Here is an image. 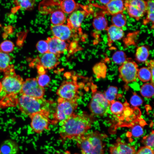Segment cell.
Masks as SVG:
<instances>
[{"label":"cell","instance_id":"cell-1","mask_svg":"<svg viewBox=\"0 0 154 154\" xmlns=\"http://www.w3.org/2000/svg\"><path fill=\"white\" fill-rule=\"evenodd\" d=\"M4 73L1 82L0 107L15 106L18 103L17 95L21 93L23 80L16 74L13 65Z\"/></svg>","mask_w":154,"mask_h":154},{"label":"cell","instance_id":"cell-2","mask_svg":"<svg viewBox=\"0 0 154 154\" xmlns=\"http://www.w3.org/2000/svg\"><path fill=\"white\" fill-rule=\"evenodd\" d=\"M94 121L92 116L86 112L74 113L62 123L59 132L60 138L63 140L75 139L85 135Z\"/></svg>","mask_w":154,"mask_h":154},{"label":"cell","instance_id":"cell-3","mask_svg":"<svg viewBox=\"0 0 154 154\" xmlns=\"http://www.w3.org/2000/svg\"><path fill=\"white\" fill-rule=\"evenodd\" d=\"M106 137V135L95 131L74 140L82 154H104L103 140Z\"/></svg>","mask_w":154,"mask_h":154},{"label":"cell","instance_id":"cell-4","mask_svg":"<svg viewBox=\"0 0 154 154\" xmlns=\"http://www.w3.org/2000/svg\"><path fill=\"white\" fill-rule=\"evenodd\" d=\"M51 103L41 98H37L22 95L18 99L17 104L22 113L30 115L42 110H47V106Z\"/></svg>","mask_w":154,"mask_h":154},{"label":"cell","instance_id":"cell-5","mask_svg":"<svg viewBox=\"0 0 154 154\" xmlns=\"http://www.w3.org/2000/svg\"><path fill=\"white\" fill-rule=\"evenodd\" d=\"M57 102L53 119L51 120V124H56L58 122L62 123L74 113L78 106L76 100H68L59 97Z\"/></svg>","mask_w":154,"mask_h":154},{"label":"cell","instance_id":"cell-6","mask_svg":"<svg viewBox=\"0 0 154 154\" xmlns=\"http://www.w3.org/2000/svg\"><path fill=\"white\" fill-rule=\"evenodd\" d=\"M49 116V110H44L29 116L32 130L36 133L40 134L45 130H49V125L51 124Z\"/></svg>","mask_w":154,"mask_h":154},{"label":"cell","instance_id":"cell-7","mask_svg":"<svg viewBox=\"0 0 154 154\" xmlns=\"http://www.w3.org/2000/svg\"><path fill=\"white\" fill-rule=\"evenodd\" d=\"M92 91V95L88 108L93 115L102 116L107 113L110 104L104 94L95 90Z\"/></svg>","mask_w":154,"mask_h":154},{"label":"cell","instance_id":"cell-8","mask_svg":"<svg viewBox=\"0 0 154 154\" xmlns=\"http://www.w3.org/2000/svg\"><path fill=\"white\" fill-rule=\"evenodd\" d=\"M138 69L136 62L131 59L127 58L118 68L119 77L127 84L135 81Z\"/></svg>","mask_w":154,"mask_h":154},{"label":"cell","instance_id":"cell-9","mask_svg":"<svg viewBox=\"0 0 154 154\" xmlns=\"http://www.w3.org/2000/svg\"><path fill=\"white\" fill-rule=\"evenodd\" d=\"M79 86L75 81H63L57 90L59 98L68 100H77L79 98Z\"/></svg>","mask_w":154,"mask_h":154},{"label":"cell","instance_id":"cell-10","mask_svg":"<svg viewBox=\"0 0 154 154\" xmlns=\"http://www.w3.org/2000/svg\"><path fill=\"white\" fill-rule=\"evenodd\" d=\"M45 89L38 84L35 78H27L23 81L20 94L37 98H42Z\"/></svg>","mask_w":154,"mask_h":154},{"label":"cell","instance_id":"cell-11","mask_svg":"<svg viewBox=\"0 0 154 154\" xmlns=\"http://www.w3.org/2000/svg\"><path fill=\"white\" fill-rule=\"evenodd\" d=\"M124 6L129 17L138 21L146 13V1L142 0H127Z\"/></svg>","mask_w":154,"mask_h":154},{"label":"cell","instance_id":"cell-12","mask_svg":"<svg viewBox=\"0 0 154 154\" xmlns=\"http://www.w3.org/2000/svg\"><path fill=\"white\" fill-rule=\"evenodd\" d=\"M60 56V55L48 52L37 57L33 61L36 62V66H40L45 70H51L56 67L60 63L58 59Z\"/></svg>","mask_w":154,"mask_h":154},{"label":"cell","instance_id":"cell-13","mask_svg":"<svg viewBox=\"0 0 154 154\" xmlns=\"http://www.w3.org/2000/svg\"><path fill=\"white\" fill-rule=\"evenodd\" d=\"M46 40L48 44L49 52L60 55L67 49L68 44L65 41L56 37H48Z\"/></svg>","mask_w":154,"mask_h":154},{"label":"cell","instance_id":"cell-14","mask_svg":"<svg viewBox=\"0 0 154 154\" xmlns=\"http://www.w3.org/2000/svg\"><path fill=\"white\" fill-rule=\"evenodd\" d=\"M50 29L54 37L64 41L70 39L72 35V30L67 25H52Z\"/></svg>","mask_w":154,"mask_h":154},{"label":"cell","instance_id":"cell-15","mask_svg":"<svg viewBox=\"0 0 154 154\" xmlns=\"http://www.w3.org/2000/svg\"><path fill=\"white\" fill-rule=\"evenodd\" d=\"M111 154H135L134 147L121 141L117 139L116 142L110 148Z\"/></svg>","mask_w":154,"mask_h":154},{"label":"cell","instance_id":"cell-16","mask_svg":"<svg viewBox=\"0 0 154 154\" xmlns=\"http://www.w3.org/2000/svg\"><path fill=\"white\" fill-rule=\"evenodd\" d=\"M86 13L84 11L76 10L72 13L67 19V25L72 30H76L80 27Z\"/></svg>","mask_w":154,"mask_h":154},{"label":"cell","instance_id":"cell-17","mask_svg":"<svg viewBox=\"0 0 154 154\" xmlns=\"http://www.w3.org/2000/svg\"><path fill=\"white\" fill-rule=\"evenodd\" d=\"M104 8L106 13L112 16L125 10L124 1L119 0H111Z\"/></svg>","mask_w":154,"mask_h":154},{"label":"cell","instance_id":"cell-18","mask_svg":"<svg viewBox=\"0 0 154 154\" xmlns=\"http://www.w3.org/2000/svg\"><path fill=\"white\" fill-rule=\"evenodd\" d=\"M106 30L107 32L108 45H110L116 41L121 39L124 35V31L122 28L113 25L108 27Z\"/></svg>","mask_w":154,"mask_h":154},{"label":"cell","instance_id":"cell-19","mask_svg":"<svg viewBox=\"0 0 154 154\" xmlns=\"http://www.w3.org/2000/svg\"><path fill=\"white\" fill-rule=\"evenodd\" d=\"M19 150L18 144L11 139L5 140L0 146V154H17Z\"/></svg>","mask_w":154,"mask_h":154},{"label":"cell","instance_id":"cell-20","mask_svg":"<svg viewBox=\"0 0 154 154\" xmlns=\"http://www.w3.org/2000/svg\"><path fill=\"white\" fill-rule=\"evenodd\" d=\"M105 12L97 14L94 18L92 22L94 28L99 31L106 30L108 27V21L105 16Z\"/></svg>","mask_w":154,"mask_h":154},{"label":"cell","instance_id":"cell-21","mask_svg":"<svg viewBox=\"0 0 154 154\" xmlns=\"http://www.w3.org/2000/svg\"><path fill=\"white\" fill-rule=\"evenodd\" d=\"M66 19L64 13L60 10H56L52 13L50 20L53 25L63 24Z\"/></svg>","mask_w":154,"mask_h":154},{"label":"cell","instance_id":"cell-22","mask_svg":"<svg viewBox=\"0 0 154 154\" xmlns=\"http://www.w3.org/2000/svg\"><path fill=\"white\" fill-rule=\"evenodd\" d=\"M12 59V57L8 53L4 52L0 50V71L4 72L10 68Z\"/></svg>","mask_w":154,"mask_h":154},{"label":"cell","instance_id":"cell-23","mask_svg":"<svg viewBox=\"0 0 154 154\" xmlns=\"http://www.w3.org/2000/svg\"><path fill=\"white\" fill-rule=\"evenodd\" d=\"M60 9L64 13L70 14L75 11L76 7L75 1L72 0L60 1Z\"/></svg>","mask_w":154,"mask_h":154},{"label":"cell","instance_id":"cell-24","mask_svg":"<svg viewBox=\"0 0 154 154\" xmlns=\"http://www.w3.org/2000/svg\"><path fill=\"white\" fill-rule=\"evenodd\" d=\"M149 55L148 48L144 46L138 47L135 53L136 60L139 62H146Z\"/></svg>","mask_w":154,"mask_h":154},{"label":"cell","instance_id":"cell-25","mask_svg":"<svg viewBox=\"0 0 154 154\" xmlns=\"http://www.w3.org/2000/svg\"><path fill=\"white\" fill-rule=\"evenodd\" d=\"M111 20L113 25L122 28L125 25L127 19L123 13H119L112 15Z\"/></svg>","mask_w":154,"mask_h":154},{"label":"cell","instance_id":"cell-26","mask_svg":"<svg viewBox=\"0 0 154 154\" xmlns=\"http://www.w3.org/2000/svg\"><path fill=\"white\" fill-rule=\"evenodd\" d=\"M107 67L103 62H99L95 65L93 68L94 73L98 78H104L106 74Z\"/></svg>","mask_w":154,"mask_h":154},{"label":"cell","instance_id":"cell-27","mask_svg":"<svg viewBox=\"0 0 154 154\" xmlns=\"http://www.w3.org/2000/svg\"><path fill=\"white\" fill-rule=\"evenodd\" d=\"M110 105V110L111 112L119 119L124 112V105L118 101H114Z\"/></svg>","mask_w":154,"mask_h":154},{"label":"cell","instance_id":"cell-28","mask_svg":"<svg viewBox=\"0 0 154 154\" xmlns=\"http://www.w3.org/2000/svg\"><path fill=\"white\" fill-rule=\"evenodd\" d=\"M139 120L132 126L131 133L132 135L134 137H138L141 136L143 134V126L145 124L144 121L143 119Z\"/></svg>","mask_w":154,"mask_h":154},{"label":"cell","instance_id":"cell-29","mask_svg":"<svg viewBox=\"0 0 154 154\" xmlns=\"http://www.w3.org/2000/svg\"><path fill=\"white\" fill-rule=\"evenodd\" d=\"M153 85L151 83H146L141 86L140 92L141 95L145 98H150L154 95Z\"/></svg>","mask_w":154,"mask_h":154},{"label":"cell","instance_id":"cell-30","mask_svg":"<svg viewBox=\"0 0 154 154\" xmlns=\"http://www.w3.org/2000/svg\"><path fill=\"white\" fill-rule=\"evenodd\" d=\"M118 89L117 87L110 86L105 92L104 94L110 104L115 101L117 94Z\"/></svg>","mask_w":154,"mask_h":154},{"label":"cell","instance_id":"cell-31","mask_svg":"<svg viewBox=\"0 0 154 154\" xmlns=\"http://www.w3.org/2000/svg\"><path fill=\"white\" fill-rule=\"evenodd\" d=\"M137 76L142 82H148L151 80V75L150 70L148 68L142 67L138 69Z\"/></svg>","mask_w":154,"mask_h":154},{"label":"cell","instance_id":"cell-32","mask_svg":"<svg viewBox=\"0 0 154 154\" xmlns=\"http://www.w3.org/2000/svg\"><path fill=\"white\" fill-rule=\"evenodd\" d=\"M35 0H15L13 3L22 9L31 10L33 9L35 3Z\"/></svg>","mask_w":154,"mask_h":154},{"label":"cell","instance_id":"cell-33","mask_svg":"<svg viewBox=\"0 0 154 154\" xmlns=\"http://www.w3.org/2000/svg\"><path fill=\"white\" fill-rule=\"evenodd\" d=\"M112 59L114 62L116 64L121 65L126 61L127 58L123 51L118 50L113 54Z\"/></svg>","mask_w":154,"mask_h":154},{"label":"cell","instance_id":"cell-34","mask_svg":"<svg viewBox=\"0 0 154 154\" xmlns=\"http://www.w3.org/2000/svg\"><path fill=\"white\" fill-rule=\"evenodd\" d=\"M14 47V45L11 41L6 40L0 44V50L4 52L9 54L13 50Z\"/></svg>","mask_w":154,"mask_h":154},{"label":"cell","instance_id":"cell-35","mask_svg":"<svg viewBox=\"0 0 154 154\" xmlns=\"http://www.w3.org/2000/svg\"><path fill=\"white\" fill-rule=\"evenodd\" d=\"M154 131L152 130L148 135L144 137L141 141L145 146L148 147L154 150Z\"/></svg>","mask_w":154,"mask_h":154},{"label":"cell","instance_id":"cell-36","mask_svg":"<svg viewBox=\"0 0 154 154\" xmlns=\"http://www.w3.org/2000/svg\"><path fill=\"white\" fill-rule=\"evenodd\" d=\"M36 48L38 51L41 54L49 52L48 44L46 40L39 41L36 44Z\"/></svg>","mask_w":154,"mask_h":154},{"label":"cell","instance_id":"cell-37","mask_svg":"<svg viewBox=\"0 0 154 154\" xmlns=\"http://www.w3.org/2000/svg\"><path fill=\"white\" fill-rule=\"evenodd\" d=\"M36 78L39 85L44 88L48 86L50 81V77L46 73L38 74Z\"/></svg>","mask_w":154,"mask_h":154},{"label":"cell","instance_id":"cell-38","mask_svg":"<svg viewBox=\"0 0 154 154\" xmlns=\"http://www.w3.org/2000/svg\"><path fill=\"white\" fill-rule=\"evenodd\" d=\"M130 103L132 106L136 107L142 104L143 100L139 96L136 94H134L131 98Z\"/></svg>","mask_w":154,"mask_h":154},{"label":"cell","instance_id":"cell-39","mask_svg":"<svg viewBox=\"0 0 154 154\" xmlns=\"http://www.w3.org/2000/svg\"><path fill=\"white\" fill-rule=\"evenodd\" d=\"M135 154H154V151L151 148L144 146L139 148Z\"/></svg>","mask_w":154,"mask_h":154},{"label":"cell","instance_id":"cell-40","mask_svg":"<svg viewBox=\"0 0 154 154\" xmlns=\"http://www.w3.org/2000/svg\"><path fill=\"white\" fill-rule=\"evenodd\" d=\"M146 62V64H147L149 68H148L150 70L151 75V83L153 85L154 84V61L153 60H151L149 62H147V61L145 62Z\"/></svg>","mask_w":154,"mask_h":154},{"label":"cell","instance_id":"cell-41","mask_svg":"<svg viewBox=\"0 0 154 154\" xmlns=\"http://www.w3.org/2000/svg\"><path fill=\"white\" fill-rule=\"evenodd\" d=\"M154 13H147V16L143 21V23L144 25H147L150 22L154 23Z\"/></svg>","mask_w":154,"mask_h":154},{"label":"cell","instance_id":"cell-42","mask_svg":"<svg viewBox=\"0 0 154 154\" xmlns=\"http://www.w3.org/2000/svg\"><path fill=\"white\" fill-rule=\"evenodd\" d=\"M147 11L146 13H154V1L153 0L146 1Z\"/></svg>","mask_w":154,"mask_h":154},{"label":"cell","instance_id":"cell-43","mask_svg":"<svg viewBox=\"0 0 154 154\" xmlns=\"http://www.w3.org/2000/svg\"><path fill=\"white\" fill-rule=\"evenodd\" d=\"M110 0H100L99 1L102 4L106 5L110 2Z\"/></svg>","mask_w":154,"mask_h":154},{"label":"cell","instance_id":"cell-44","mask_svg":"<svg viewBox=\"0 0 154 154\" xmlns=\"http://www.w3.org/2000/svg\"><path fill=\"white\" fill-rule=\"evenodd\" d=\"M68 152H67V153H64H64H57L56 154H68Z\"/></svg>","mask_w":154,"mask_h":154},{"label":"cell","instance_id":"cell-45","mask_svg":"<svg viewBox=\"0 0 154 154\" xmlns=\"http://www.w3.org/2000/svg\"></svg>","mask_w":154,"mask_h":154}]
</instances>
